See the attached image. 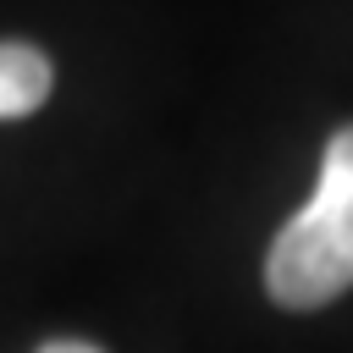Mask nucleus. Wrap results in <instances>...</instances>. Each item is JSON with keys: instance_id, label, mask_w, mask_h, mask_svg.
Segmentation results:
<instances>
[{"instance_id": "3", "label": "nucleus", "mask_w": 353, "mask_h": 353, "mask_svg": "<svg viewBox=\"0 0 353 353\" xmlns=\"http://www.w3.org/2000/svg\"><path fill=\"white\" fill-rule=\"evenodd\" d=\"M39 353H105V347H94V342H83V336H55V342H44Z\"/></svg>"}, {"instance_id": "1", "label": "nucleus", "mask_w": 353, "mask_h": 353, "mask_svg": "<svg viewBox=\"0 0 353 353\" xmlns=\"http://www.w3.org/2000/svg\"><path fill=\"white\" fill-rule=\"evenodd\" d=\"M265 287L281 309H320L353 287V121L331 132L314 199L276 232Z\"/></svg>"}, {"instance_id": "2", "label": "nucleus", "mask_w": 353, "mask_h": 353, "mask_svg": "<svg viewBox=\"0 0 353 353\" xmlns=\"http://www.w3.org/2000/svg\"><path fill=\"white\" fill-rule=\"evenodd\" d=\"M50 55L22 39H0V121H22L50 99Z\"/></svg>"}]
</instances>
